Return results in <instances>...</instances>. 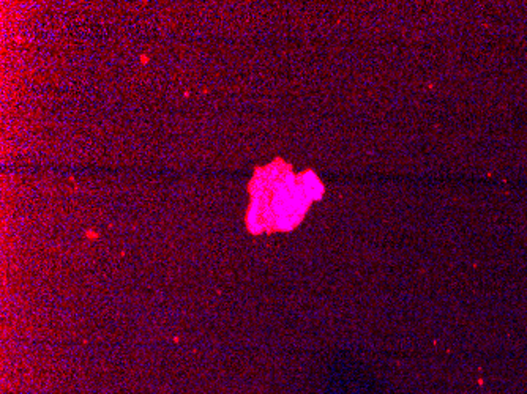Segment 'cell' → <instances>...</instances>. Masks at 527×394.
<instances>
[{
	"label": "cell",
	"instance_id": "1",
	"mask_svg": "<svg viewBox=\"0 0 527 394\" xmlns=\"http://www.w3.org/2000/svg\"><path fill=\"white\" fill-rule=\"evenodd\" d=\"M147 62H149V57H147L145 54H144V55H141V63H142V65H145Z\"/></svg>",
	"mask_w": 527,
	"mask_h": 394
}]
</instances>
